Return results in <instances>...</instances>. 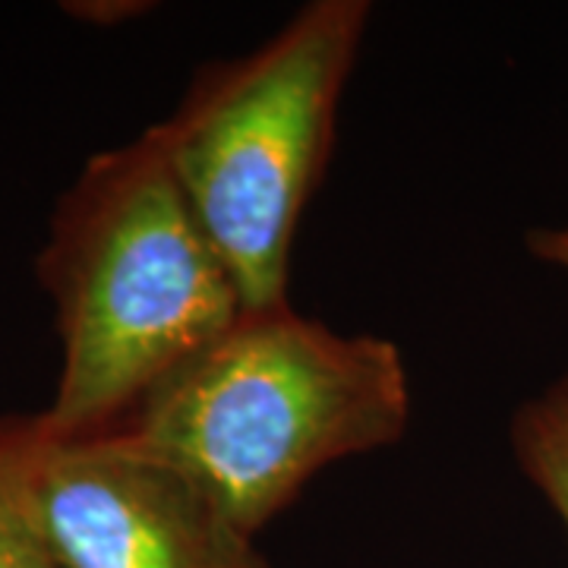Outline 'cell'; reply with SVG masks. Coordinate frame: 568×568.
I'll return each mask as SVG.
<instances>
[{
    "instance_id": "1",
    "label": "cell",
    "mask_w": 568,
    "mask_h": 568,
    "mask_svg": "<svg viewBox=\"0 0 568 568\" xmlns=\"http://www.w3.org/2000/svg\"><path fill=\"white\" fill-rule=\"evenodd\" d=\"M407 420L398 345L275 304L244 310L102 436L174 465L260 534L320 470L395 446Z\"/></svg>"
},
{
    "instance_id": "2",
    "label": "cell",
    "mask_w": 568,
    "mask_h": 568,
    "mask_svg": "<svg viewBox=\"0 0 568 568\" xmlns=\"http://www.w3.org/2000/svg\"><path fill=\"white\" fill-rule=\"evenodd\" d=\"M36 272L61 369L39 410L58 443L102 436L246 310L164 155L159 126L92 155L48 224Z\"/></svg>"
},
{
    "instance_id": "3",
    "label": "cell",
    "mask_w": 568,
    "mask_h": 568,
    "mask_svg": "<svg viewBox=\"0 0 568 568\" xmlns=\"http://www.w3.org/2000/svg\"><path fill=\"white\" fill-rule=\"evenodd\" d=\"M369 17L366 0H313L250 54L196 70L155 123L246 310L287 304L291 250L328 168Z\"/></svg>"
},
{
    "instance_id": "4",
    "label": "cell",
    "mask_w": 568,
    "mask_h": 568,
    "mask_svg": "<svg viewBox=\"0 0 568 568\" xmlns=\"http://www.w3.org/2000/svg\"><path fill=\"white\" fill-rule=\"evenodd\" d=\"M36 515L58 568H272L193 477L108 436L44 433Z\"/></svg>"
},
{
    "instance_id": "5",
    "label": "cell",
    "mask_w": 568,
    "mask_h": 568,
    "mask_svg": "<svg viewBox=\"0 0 568 568\" xmlns=\"http://www.w3.org/2000/svg\"><path fill=\"white\" fill-rule=\"evenodd\" d=\"M41 414H0V568H58L36 515Z\"/></svg>"
},
{
    "instance_id": "6",
    "label": "cell",
    "mask_w": 568,
    "mask_h": 568,
    "mask_svg": "<svg viewBox=\"0 0 568 568\" xmlns=\"http://www.w3.org/2000/svg\"><path fill=\"white\" fill-rule=\"evenodd\" d=\"M508 439L521 474L568 530V369L515 410Z\"/></svg>"
},
{
    "instance_id": "7",
    "label": "cell",
    "mask_w": 568,
    "mask_h": 568,
    "mask_svg": "<svg viewBox=\"0 0 568 568\" xmlns=\"http://www.w3.org/2000/svg\"><path fill=\"white\" fill-rule=\"evenodd\" d=\"M528 250L534 260L568 272V222L556 227H537L528 234Z\"/></svg>"
}]
</instances>
